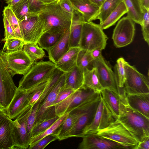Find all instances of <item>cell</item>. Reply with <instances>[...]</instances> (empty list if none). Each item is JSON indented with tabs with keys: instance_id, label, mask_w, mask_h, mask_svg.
Listing matches in <instances>:
<instances>
[{
	"instance_id": "1",
	"label": "cell",
	"mask_w": 149,
	"mask_h": 149,
	"mask_svg": "<svg viewBox=\"0 0 149 149\" xmlns=\"http://www.w3.org/2000/svg\"><path fill=\"white\" fill-rule=\"evenodd\" d=\"M139 142L149 136V118L133 109L120 99L119 114L116 120Z\"/></svg>"
},
{
	"instance_id": "2",
	"label": "cell",
	"mask_w": 149,
	"mask_h": 149,
	"mask_svg": "<svg viewBox=\"0 0 149 149\" xmlns=\"http://www.w3.org/2000/svg\"><path fill=\"white\" fill-rule=\"evenodd\" d=\"M44 24V33L62 34L70 27L72 15L64 11L58 2L45 6L38 13Z\"/></svg>"
},
{
	"instance_id": "3",
	"label": "cell",
	"mask_w": 149,
	"mask_h": 149,
	"mask_svg": "<svg viewBox=\"0 0 149 149\" xmlns=\"http://www.w3.org/2000/svg\"><path fill=\"white\" fill-rule=\"evenodd\" d=\"M56 68L50 61L35 62L20 80L18 89L24 91L34 88L51 77Z\"/></svg>"
},
{
	"instance_id": "4",
	"label": "cell",
	"mask_w": 149,
	"mask_h": 149,
	"mask_svg": "<svg viewBox=\"0 0 149 149\" xmlns=\"http://www.w3.org/2000/svg\"><path fill=\"white\" fill-rule=\"evenodd\" d=\"M108 37L99 24L85 21L82 22L81 37L79 47L91 52L96 49H105Z\"/></svg>"
},
{
	"instance_id": "5",
	"label": "cell",
	"mask_w": 149,
	"mask_h": 149,
	"mask_svg": "<svg viewBox=\"0 0 149 149\" xmlns=\"http://www.w3.org/2000/svg\"><path fill=\"white\" fill-rule=\"evenodd\" d=\"M124 66L125 79L123 89L126 94L149 93L148 78L139 72L134 66L125 60Z\"/></svg>"
},
{
	"instance_id": "6",
	"label": "cell",
	"mask_w": 149,
	"mask_h": 149,
	"mask_svg": "<svg viewBox=\"0 0 149 149\" xmlns=\"http://www.w3.org/2000/svg\"><path fill=\"white\" fill-rule=\"evenodd\" d=\"M96 134L119 143L127 149H135L139 143L129 132L116 120Z\"/></svg>"
},
{
	"instance_id": "7",
	"label": "cell",
	"mask_w": 149,
	"mask_h": 149,
	"mask_svg": "<svg viewBox=\"0 0 149 149\" xmlns=\"http://www.w3.org/2000/svg\"><path fill=\"white\" fill-rule=\"evenodd\" d=\"M93 68H96L99 82L104 89L118 93L121 98H125L126 94L124 89L120 88L115 73L107 64L102 55L93 61Z\"/></svg>"
},
{
	"instance_id": "8",
	"label": "cell",
	"mask_w": 149,
	"mask_h": 149,
	"mask_svg": "<svg viewBox=\"0 0 149 149\" xmlns=\"http://www.w3.org/2000/svg\"><path fill=\"white\" fill-rule=\"evenodd\" d=\"M33 107H27L17 117L11 122L15 149L28 148L30 142L27 131L28 117Z\"/></svg>"
},
{
	"instance_id": "9",
	"label": "cell",
	"mask_w": 149,
	"mask_h": 149,
	"mask_svg": "<svg viewBox=\"0 0 149 149\" xmlns=\"http://www.w3.org/2000/svg\"><path fill=\"white\" fill-rule=\"evenodd\" d=\"M65 74L64 73L40 104L36 115L34 125L56 116L53 105L60 91L64 86Z\"/></svg>"
},
{
	"instance_id": "10",
	"label": "cell",
	"mask_w": 149,
	"mask_h": 149,
	"mask_svg": "<svg viewBox=\"0 0 149 149\" xmlns=\"http://www.w3.org/2000/svg\"><path fill=\"white\" fill-rule=\"evenodd\" d=\"M1 53L12 77L17 74L24 75L35 62L23 50L10 53L3 52L1 50Z\"/></svg>"
},
{
	"instance_id": "11",
	"label": "cell",
	"mask_w": 149,
	"mask_h": 149,
	"mask_svg": "<svg viewBox=\"0 0 149 149\" xmlns=\"http://www.w3.org/2000/svg\"><path fill=\"white\" fill-rule=\"evenodd\" d=\"M0 52V108L9 105L18 89Z\"/></svg>"
},
{
	"instance_id": "12",
	"label": "cell",
	"mask_w": 149,
	"mask_h": 149,
	"mask_svg": "<svg viewBox=\"0 0 149 149\" xmlns=\"http://www.w3.org/2000/svg\"><path fill=\"white\" fill-rule=\"evenodd\" d=\"M100 99L92 121L85 127L78 137H81L88 134H96L98 131L106 128L116 120L100 94Z\"/></svg>"
},
{
	"instance_id": "13",
	"label": "cell",
	"mask_w": 149,
	"mask_h": 149,
	"mask_svg": "<svg viewBox=\"0 0 149 149\" xmlns=\"http://www.w3.org/2000/svg\"><path fill=\"white\" fill-rule=\"evenodd\" d=\"M21 33L25 43H37L44 33L43 21L38 14H33L19 21Z\"/></svg>"
},
{
	"instance_id": "14",
	"label": "cell",
	"mask_w": 149,
	"mask_h": 149,
	"mask_svg": "<svg viewBox=\"0 0 149 149\" xmlns=\"http://www.w3.org/2000/svg\"><path fill=\"white\" fill-rule=\"evenodd\" d=\"M135 24L127 16L118 22L113 30L112 36L116 47H122L132 42L135 33Z\"/></svg>"
},
{
	"instance_id": "15",
	"label": "cell",
	"mask_w": 149,
	"mask_h": 149,
	"mask_svg": "<svg viewBox=\"0 0 149 149\" xmlns=\"http://www.w3.org/2000/svg\"><path fill=\"white\" fill-rule=\"evenodd\" d=\"M97 93L83 86L55 106V115L60 116L70 112Z\"/></svg>"
},
{
	"instance_id": "16",
	"label": "cell",
	"mask_w": 149,
	"mask_h": 149,
	"mask_svg": "<svg viewBox=\"0 0 149 149\" xmlns=\"http://www.w3.org/2000/svg\"><path fill=\"white\" fill-rule=\"evenodd\" d=\"M38 87L24 91L17 90L9 105L4 108L9 118L12 120H15L28 106L33 91Z\"/></svg>"
},
{
	"instance_id": "17",
	"label": "cell",
	"mask_w": 149,
	"mask_h": 149,
	"mask_svg": "<svg viewBox=\"0 0 149 149\" xmlns=\"http://www.w3.org/2000/svg\"><path fill=\"white\" fill-rule=\"evenodd\" d=\"M79 143L80 149H127L116 141L102 137L96 134L85 135L81 137Z\"/></svg>"
},
{
	"instance_id": "18",
	"label": "cell",
	"mask_w": 149,
	"mask_h": 149,
	"mask_svg": "<svg viewBox=\"0 0 149 149\" xmlns=\"http://www.w3.org/2000/svg\"><path fill=\"white\" fill-rule=\"evenodd\" d=\"M100 99L96 102L90 108L84 112L79 118L73 126L59 137L58 139L61 141L70 137H78L85 127L92 121Z\"/></svg>"
},
{
	"instance_id": "19",
	"label": "cell",
	"mask_w": 149,
	"mask_h": 149,
	"mask_svg": "<svg viewBox=\"0 0 149 149\" xmlns=\"http://www.w3.org/2000/svg\"><path fill=\"white\" fill-rule=\"evenodd\" d=\"M75 10L80 12L85 21L92 22L97 19L100 7L90 0H70Z\"/></svg>"
},
{
	"instance_id": "20",
	"label": "cell",
	"mask_w": 149,
	"mask_h": 149,
	"mask_svg": "<svg viewBox=\"0 0 149 149\" xmlns=\"http://www.w3.org/2000/svg\"><path fill=\"white\" fill-rule=\"evenodd\" d=\"M126 98L130 107L149 118V93L127 94Z\"/></svg>"
},
{
	"instance_id": "21",
	"label": "cell",
	"mask_w": 149,
	"mask_h": 149,
	"mask_svg": "<svg viewBox=\"0 0 149 149\" xmlns=\"http://www.w3.org/2000/svg\"><path fill=\"white\" fill-rule=\"evenodd\" d=\"M70 28L62 35L58 40L47 52L50 61L55 64L70 48L69 38Z\"/></svg>"
},
{
	"instance_id": "22",
	"label": "cell",
	"mask_w": 149,
	"mask_h": 149,
	"mask_svg": "<svg viewBox=\"0 0 149 149\" xmlns=\"http://www.w3.org/2000/svg\"><path fill=\"white\" fill-rule=\"evenodd\" d=\"M12 120L8 117L3 119L0 124V149H15L12 134Z\"/></svg>"
},
{
	"instance_id": "23",
	"label": "cell",
	"mask_w": 149,
	"mask_h": 149,
	"mask_svg": "<svg viewBox=\"0 0 149 149\" xmlns=\"http://www.w3.org/2000/svg\"><path fill=\"white\" fill-rule=\"evenodd\" d=\"M81 49L79 47L70 48L55 64L56 68L66 73L77 65V57Z\"/></svg>"
},
{
	"instance_id": "24",
	"label": "cell",
	"mask_w": 149,
	"mask_h": 149,
	"mask_svg": "<svg viewBox=\"0 0 149 149\" xmlns=\"http://www.w3.org/2000/svg\"><path fill=\"white\" fill-rule=\"evenodd\" d=\"M85 21L82 15L77 12L72 15L69 38L70 48L79 47L81 37L82 24Z\"/></svg>"
},
{
	"instance_id": "25",
	"label": "cell",
	"mask_w": 149,
	"mask_h": 149,
	"mask_svg": "<svg viewBox=\"0 0 149 149\" xmlns=\"http://www.w3.org/2000/svg\"><path fill=\"white\" fill-rule=\"evenodd\" d=\"M65 80L64 87L77 91L84 86V70L77 65L68 72L65 73Z\"/></svg>"
},
{
	"instance_id": "26",
	"label": "cell",
	"mask_w": 149,
	"mask_h": 149,
	"mask_svg": "<svg viewBox=\"0 0 149 149\" xmlns=\"http://www.w3.org/2000/svg\"><path fill=\"white\" fill-rule=\"evenodd\" d=\"M101 97L116 120L119 112L120 97L119 95L112 91L103 89L100 93Z\"/></svg>"
},
{
	"instance_id": "27",
	"label": "cell",
	"mask_w": 149,
	"mask_h": 149,
	"mask_svg": "<svg viewBox=\"0 0 149 149\" xmlns=\"http://www.w3.org/2000/svg\"><path fill=\"white\" fill-rule=\"evenodd\" d=\"M127 10V16L135 23L141 25L143 8L140 0H123Z\"/></svg>"
},
{
	"instance_id": "28",
	"label": "cell",
	"mask_w": 149,
	"mask_h": 149,
	"mask_svg": "<svg viewBox=\"0 0 149 149\" xmlns=\"http://www.w3.org/2000/svg\"><path fill=\"white\" fill-rule=\"evenodd\" d=\"M84 86L93 90L95 92L100 93L104 89L99 82L97 70L93 68L91 70H84Z\"/></svg>"
},
{
	"instance_id": "29",
	"label": "cell",
	"mask_w": 149,
	"mask_h": 149,
	"mask_svg": "<svg viewBox=\"0 0 149 149\" xmlns=\"http://www.w3.org/2000/svg\"><path fill=\"white\" fill-rule=\"evenodd\" d=\"M127 12L126 8L122 1L104 22L99 24L103 30L107 29L114 25L122 16L127 13Z\"/></svg>"
},
{
	"instance_id": "30",
	"label": "cell",
	"mask_w": 149,
	"mask_h": 149,
	"mask_svg": "<svg viewBox=\"0 0 149 149\" xmlns=\"http://www.w3.org/2000/svg\"><path fill=\"white\" fill-rule=\"evenodd\" d=\"M69 113H67L61 116L55 122L45 131L38 135L31 138L30 139L28 149L45 136L53 134H55L56 135L60 126Z\"/></svg>"
},
{
	"instance_id": "31",
	"label": "cell",
	"mask_w": 149,
	"mask_h": 149,
	"mask_svg": "<svg viewBox=\"0 0 149 149\" xmlns=\"http://www.w3.org/2000/svg\"><path fill=\"white\" fill-rule=\"evenodd\" d=\"M123 0H106L100 7L97 19L102 23Z\"/></svg>"
},
{
	"instance_id": "32",
	"label": "cell",
	"mask_w": 149,
	"mask_h": 149,
	"mask_svg": "<svg viewBox=\"0 0 149 149\" xmlns=\"http://www.w3.org/2000/svg\"><path fill=\"white\" fill-rule=\"evenodd\" d=\"M3 14L5 16L11 25L14 31L15 38L23 40L21 32L19 20L11 8L8 5L5 6L3 11Z\"/></svg>"
},
{
	"instance_id": "33",
	"label": "cell",
	"mask_w": 149,
	"mask_h": 149,
	"mask_svg": "<svg viewBox=\"0 0 149 149\" xmlns=\"http://www.w3.org/2000/svg\"><path fill=\"white\" fill-rule=\"evenodd\" d=\"M23 50L33 61L42 58L45 56V51L37 43L28 42L25 44Z\"/></svg>"
},
{
	"instance_id": "34",
	"label": "cell",
	"mask_w": 149,
	"mask_h": 149,
	"mask_svg": "<svg viewBox=\"0 0 149 149\" xmlns=\"http://www.w3.org/2000/svg\"><path fill=\"white\" fill-rule=\"evenodd\" d=\"M62 34L44 33L39 39L38 45L40 47L48 51L56 43Z\"/></svg>"
},
{
	"instance_id": "35",
	"label": "cell",
	"mask_w": 149,
	"mask_h": 149,
	"mask_svg": "<svg viewBox=\"0 0 149 149\" xmlns=\"http://www.w3.org/2000/svg\"><path fill=\"white\" fill-rule=\"evenodd\" d=\"M93 61L91 51L81 49L77 56V65L83 70L85 69L91 70L93 68Z\"/></svg>"
},
{
	"instance_id": "36",
	"label": "cell",
	"mask_w": 149,
	"mask_h": 149,
	"mask_svg": "<svg viewBox=\"0 0 149 149\" xmlns=\"http://www.w3.org/2000/svg\"><path fill=\"white\" fill-rule=\"evenodd\" d=\"M2 52L10 53L23 50L25 43L24 41L19 38H11L6 40Z\"/></svg>"
},
{
	"instance_id": "37",
	"label": "cell",
	"mask_w": 149,
	"mask_h": 149,
	"mask_svg": "<svg viewBox=\"0 0 149 149\" xmlns=\"http://www.w3.org/2000/svg\"><path fill=\"white\" fill-rule=\"evenodd\" d=\"M11 8L19 21L34 14L29 12L27 0H23L19 3Z\"/></svg>"
},
{
	"instance_id": "38",
	"label": "cell",
	"mask_w": 149,
	"mask_h": 149,
	"mask_svg": "<svg viewBox=\"0 0 149 149\" xmlns=\"http://www.w3.org/2000/svg\"><path fill=\"white\" fill-rule=\"evenodd\" d=\"M60 116H56L34 125L32 130L31 138L40 134L45 131L55 122Z\"/></svg>"
},
{
	"instance_id": "39",
	"label": "cell",
	"mask_w": 149,
	"mask_h": 149,
	"mask_svg": "<svg viewBox=\"0 0 149 149\" xmlns=\"http://www.w3.org/2000/svg\"><path fill=\"white\" fill-rule=\"evenodd\" d=\"M125 60L122 57L119 58L116 61L115 66V73L119 87L123 89L125 81V73L124 66Z\"/></svg>"
},
{
	"instance_id": "40",
	"label": "cell",
	"mask_w": 149,
	"mask_h": 149,
	"mask_svg": "<svg viewBox=\"0 0 149 149\" xmlns=\"http://www.w3.org/2000/svg\"><path fill=\"white\" fill-rule=\"evenodd\" d=\"M141 24L142 35L144 40L149 45V10L143 8Z\"/></svg>"
},
{
	"instance_id": "41",
	"label": "cell",
	"mask_w": 149,
	"mask_h": 149,
	"mask_svg": "<svg viewBox=\"0 0 149 149\" xmlns=\"http://www.w3.org/2000/svg\"><path fill=\"white\" fill-rule=\"evenodd\" d=\"M39 105L35 104L33 107L28 117L27 123V131L28 136L30 139H31L32 130L34 125Z\"/></svg>"
},
{
	"instance_id": "42",
	"label": "cell",
	"mask_w": 149,
	"mask_h": 149,
	"mask_svg": "<svg viewBox=\"0 0 149 149\" xmlns=\"http://www.w3.org/2000/svg\"><path fill=\"white\" fill-rule=\"evenodd\" d=\"M58 139L57 135L53 134L43 137L29 149H43L51 142Z\"/></svg>"
},
{
	"instance_id": "43",
	"label": "cell",
	"mask_w": 149,
	"mask_h": 149,
	"mask_svg": "<svg viewBox=\"0 0 149 149\" xmlns=\"http://www.w3.org/2000/svg\"><path fill=\"white\" fill-rule=\"evenodd\" d=\"M3 16L4 28V38L2 40L5 41L8 39L16 38L13 29L8 19L3 14Z\"/></svg>"
},
{
	"instance_id": "44",
	"label": "cell",
	"mask_w": 149,
	"mask_h": 149,
	"mask_svg": "<svg viewBox=\"0 0 149 149\" xmlns=\"http://www.w3.org/2000/svg\"><path fill=\"white\" fill-rule=\"evenodd\" d=\"M29 12L32 13L38 14L44 7L38 0H27Z\"/></svg>"
},
{
	"instance_id": "45",
	"label": "cell",
	"mask_w": 149,
	"mask_h": 149,
	"mask_svg": "<svg viewBox=\"0 0 149 149\" xmlns=\"http://www.w3.org/2000/svg\"><path fill=\"white\" fill-rule=\"evenodd\" d=\"M75 91L71 88H65L64 86L59 93L53 104V106L55 107L56 105L64 100L70 95Z\"/></svg>"
},
{
	"instance_id": "46",
	"label": "cell",
	"mask_w": 149,
	"mask_h": 149,
	"mask_svg": "<svg viewBox=\"0 0 149 149\" xmlns=\"http://www.w3.org/2000/svg\"><path fill=\"white\" fill-rule=\"evenodd\" d=\"M58 3L64 11L71 15H73L77 11L75 9L70 0H59Z\"/></svg>"
},
{
	"instance_id": "47",
	"label": "cell",
	"mask_w": 149,
	"mask_h": 149,
	"mask_svg": "<svg viewBox=\"0 0 149 149\" xmlns=\"http://www.w3.org/2000/svg\"><path fill=\"white\" fill-rule=\"evenodd\" d=\"M135 149H149V136L144 137L140 141Z\"/></svg>"
},
{
	"instance_id": "48",
	"label": "cell",
	"mask_w": 149,
	"mask_h": 149,
	"mask_svg": "<svg viewBox=\"0 0 149 149\" xmlns=\"http://www.w3.org/2000/svg\"><path fill=\"white\" fill-rule=\"evenodd\" d=\"M102 50L100 49H96L91 51V55L94 60L97 59L102 55Z\"/></svg>"
},
{
	"instance_id": "49",
	"label": "cell",
	"mask_w": 149,
	"mask_h": 149,
	"mask_svg": "<svg viewBox=\"0 0 149 149\" xmlns=\"http://www.w3.org/2000/svg\"><path fill=\"white\" fill-rule=\"evenodd\" d=\"M23 0H6V3L8 6L12 7L19 3Z\"/></svg>"
},
{
	"instance_id": "50",
	"label": "cell",
	"mask_w": 149,
	"mask_h": 149,
	"mask_svg": "<svg viewBox=\"0 0 149 149\" xmlns=\"http://www.w3.org/2000/svg\"><path fill=\"white\" fill-rule=\"evenodd\" d=\"M42 5H47L58 2L59 0H38Z\"/></svg>"
},
{
	"instance_id": "51",
	"label": "cell",
	"mask_w": 149,
	"mask_h": 149,
	"mask_svg": "<svg viewBox=\"0 0 149 149\" xmlns=\"http://www.w3.org/2000/svg\"><path fill=\"white\" fill-rule=\"evenodd\" d=\"M8 117L4 108H0V121Z\"/></svg>"
},
{
	"instance_id": "52",
	"label": "cell",
	"mask_w": 149,
	"mask_h": 149,
	"mask_svg": "<svg viewBox=\"0 0 149 149\" xmlns=\"http://www.w3.org/2000/svg\"><path fill=\"white\" fill-rule=\"evenodd\" d=\"M106 0H90L94 4L100 7Z\"/></svg>"
},
{
	"instance_id": "53",
	"label": "cell",
	"mask_w": 149,
	"mask_h": 149,
	"mask_svg": "<svg viewBox=\"0 0 149 149\" xmlns=\"http://www.w3.org/2000/svg\"><path fill=\"white\" fill-rule=\"evenodd\" d=\"M142 5L143 8L149 10V0H142Z\"/></svg>"
},
{
	"instance_id": "54",
	"label": "cell",
	"mask_w": 149,
	"mask_h": 149,
	"mask_svg": "<svg viewBox=\"0 0 149 149\" xmlns=\"http://www.w3.org/2000/svg\"><path fill=\"white\" fill-rule=\"evenodd\" d=\"M140 1H141V4H142V0H140Z\"/></svg>"
},
{
	"instance_id": "55",
	"label": "cell",
	"mask_w": 149,
	"mask_h": 149,
	"mask_svg": "<svg viewBox=\"0 0 149 149\" xmlns=\"http://www.w3.org/2000/svg\"><path fill=\"white\" fill-rule=\"evenodd\" d=\"M3 119H2V120H0V123H1V121H2V120Z\"/></svg>"
},
{
	"instance_id": "56",
	"label": "cell",
	"mask_w": 149,
	"mask_h": 149,
	"mask_svg": "<svg viewBox=\"0 0 149 149\" xmlns=\"http://www.w3.org/2000/svg\"><path fill=\"white\" fill-rule=\"evenodd\" d=\"M1 51V50H0V52Z\"/></svg>"
}]
</instances>
